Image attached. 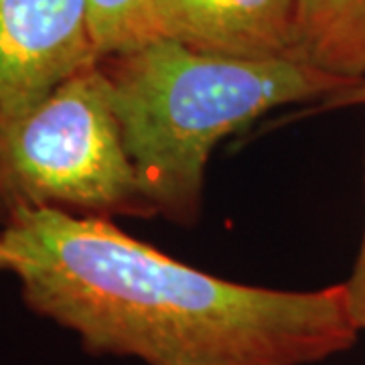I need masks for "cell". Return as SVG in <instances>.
<instances>
[{
    "label": "cell",
    "instance_id": "4",
    "mask_svg": "<svg viewBox=\"0 0 365 365\" xmlns=\"http://www.w3.org/2000/svg\"><path fill=\"white\" fill-rule=\"evenodd\" d=\"M98 61L88 0H0V120Z\"/></svg>",
    "mask_w": 365,
    "mask_h": 365
},
{
    "label": "cell",
    "instance_id": "9",
    "mask_svg": "<svg viewBox=\"0 0 365 365\" xmlns=\"http://www.w3.org/2000/svg\"><path fill=\"white\" fill-rule=\"evenodd\" d=\"M353 106H365V79L351 86V88H347V90H341L325 98L321 104L317 106V110L319 112H333V110L353 108Z\"/></svg>",
    "mask_w": 365,
    "mask_h": 365
},
{
    "label": "cell",
    "instance_id": "10",
    "mask_svg": "<svg viewBox=\"0 0 365 365\" xmlns=\"http://www.w3.org/2000/svg\"><path fill=\"white\" fill-rule=\"evenodd\" d=\"M0 272H13V258H11V252L4 244L2 230H0Z\"/></svg>",
    "mask_w": 365,
    "mask_h": 365
},
{
    "label": "cell",
    "instance_id": "7",
    "mask_svg": "<svg viewBox=\"0 0 365 365\" xmlns=\"http://www.w3.org/2000/svg\"><path fill=\"white\" fill-rule=\"evenodd\" d=\"M91 35L98 57L124 51L143 39L144 14L150 0H88Z\"/></svg>",
    "mask_w": 365,
    "mask_h": 365
},
{
    "label": "cell",
    "instance_id": "5",
    "mask_svg": "<svg viewBox=\"0 0 365 365\" xmlns=\"http://www.w3.org/2000/svg\"><path fill=\"white\" fill-rule=\"evenodd\" d=\"M235 59H297V0H150L143 41Z\"/></svg>",
    "mask_w": 365,
    "mask_h": 365
},
{
    "label": "cell",
    "instance_id": "1",
    "mask_svg": "<svg viewBox=\"0 0 365 365\" xmlns=\"http://www.w3.org/2000/svg\"><path fill=\"white\" fill-rule=\"evenodd\" d=\"M33 313L96 357L143 365H313L357 339L343 282L250 287L197 270L108 217L23 209L2 225Z\"/></svg>",
    "mask_w": 365,
    "mask_h": 365
},
{
    "label": "cell",
    "instance_id": "2",
    "mask_svg": "<svg viewBox=\"0 0 365 365\" xmlns=\"http://www.w3.org/2000/svg\"><path fill=\"white\" fill-rule=\"evenodd\" d=\"M100 67L144 199L179 225L197 222L205 167L225 136L274 108L355 86L297 59H235L169 39L112 53Z\"/></svg>",
    "mask_w": 365,
    "mask_h": 365
},
{
    "label": "cell",
    "instance_id": "8",
    "mask_svg": "<svg viewBox=\"0 0 365 365\" xmlns=\"http://www.w3.org/2000/svg\"><path fill=\"white\" fill-rule=\"evenodd\" d=\"M364 193H365V150H364ZM345 292H347V304H349V313L357 331H365V222H364V235H361V244L359 252L353 264L351 276L343 282Z\"/></svg>",
    "mask_w": 365,
    "mask_h": 365
},
{
    "label": "cell",
    "instance_id": "6",
    "mask_svg": "<svg viewBox=\"0 0 365 365\" xmlns=\"http://www.w3.org/2000/svg\"><path fill=\"white\" fill-rule=\"evenodd\" d=\"M297 57L329 76L365 79V0H297Z\"/></svg>",
    "mask_w": 365,
    "mask_h": 365
},
{
    "label": "cell",
    "instance_id": "3",
    "mask_svg": "<svg viewBox=\"0 0 365 365\" xmlns=\"http://www.w3.org/2000/svg\"><path fill=\"white\" fill-rule=\"evenodd\" d=\"M23 209L155 215L126 153L100 61L0 120V222Z\"/></svg>",
    "mask_w": 365,
    "mask_h": 365
}]
</instances>
